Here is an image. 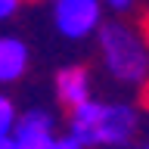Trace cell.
<instances>
[{"instance_id":"obj_3","label":"cell","mask_w":149,"mask_h":149,"mask_svg":"<svg viewBox=\"0 0 149 149\" xmlns=\"http://www.w3.org/2000/svg\"><path fill=\"white\" fill-rule=\"evenodd\" d=\"M53 28L65 40H84L102 25V0H50Z\"/></svg>"},{"instance_id":"obj_4","label":"cell","mask_w":149,"mask_h":149,"mask_svg":"<svg viewBox=\"0 0 149 149\" xmlns=\"http://www.w3.org/2000/svg\"><path fill=\"white\" fill-rule=\"evenodd\" d=\"M56 118L47 109H28L16 118L13 146L16 149H53L56 146Z\"/></svg>"},{"instance_id":"obj_10","label":"cell","mask_w":149,"mask_h":149,"mask_svg":"<svg viewBox=\"0 0 149 149\" xmlns=\"http://www.w3.org/2000/svg\"><path fill=\"white\" fill-rule=\"evenodd\" d=\"M53 149H84V146L72 137V134H65V137H56V146Z\"/></svg>"},{"instance_id":"obj_5","label":"cell","mask_w":149,"mask_h":149,"mask_svg":"<svg viewBox=\"0 0 149 149\" xmlns=\"http://www.w3.org/2000/svg\"><path fill=\"white\" fill-rule=\"evenodd\" d=\"M56 96L65 109H74L93 96V81L84 65H65L56 72Z\"/></svg>"},{"instance_id":"obj_7","label":"cell","mask_w":149,"mask_h":149,"mask_svg":"<svg viewBox=\"0 0 149 149\" xmlns=\"http://www.w3.org/2000/svg\"><path fill=\"white\" fill-rule=\"evenodd\" d=\"M16 118H19V112H16V102L9 100L6 93H0V140H9V137H13Z\"/></svg>"},{"instance_id":"obj_9","label":"cell","mask_w":149,"mask_h":149,"mask_svg":"<svg viewBox=\"0 0 149 149\" xmlns=\"http://www.w3.org/2000/svg\"><path fill=\"white\" fill-rule=\"evenodd\" d=\"M134 3H137V0H102V6H109L112 13H118V16L130 13V9H134Z\"/></svg>"},{"instance_id":"obj_1","label":"cell","mask_w":149,"mask_h":149,"mask_svg":"<svg viewBox=\"0 0 149 149\" xmlns=\"http://www.w3.org/2000/svg\"><path fill=\"white\" fill-rule=\"evenodd\" d=\"M140 127V112L130 102L87 100L68 109V134L84 149L93 146H127Z\"/></svg>"},{"instance_id":"obj_11","label":"cell","mask_w":149,"mask_h":149,"mask_svg":"<svg viewBox=\"0 0 149 149\" xmlns=\"http://www.w3.org/2000/svg\"><path fill=\"white\" fill-rule=\"evenodd\" d=\"M143 149H149V146H143Z\"/></svg>"},{"instance_id":"obj_6","label":"cell","mask_w":149,"mask_h":149,"mask_svg":"<svg viewBox=\"0 0 149 149\" xmlns=\"http://www.w3.org/2000/svg\"><path fill=\"white\" fill-rule=\"evenodd\" d=\"M31 65V50L22 37L0 34V84H16Z\"/></svg>"},{"instance_id":"obj_2","label":"cell","mask_w":149,"mask_h":149,"mask_svg":"<svg viewBox=\"0 0 149 149\" xmlns=\"http://www.w3.org/2000/svg\"><path fill=\"white\" fill-rule=\"evenodd\" d=\"M96 44L106 72L118 84L140 87L149 81V47L140 37V31H134L124 22H102L96 28Z\"/></svg>"},{"instance_id":"obj_8","label":"cell","mask_w":149,"mask_h":149,"mask_svg":"<svg viewBox=\"0 0 149 149\" xmlns=\"http://www.w3.org/2000/svg\"><path fill=\"white\" fill-rule=\"evenodd\" d=\"M19 9H22V0H0V22L13 19Z\"/></svg>"}]
</instances>
